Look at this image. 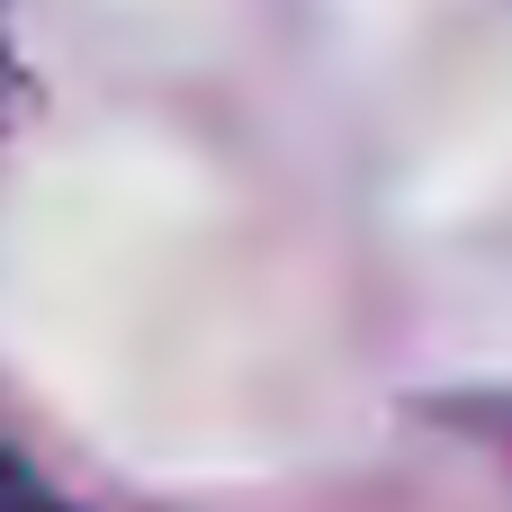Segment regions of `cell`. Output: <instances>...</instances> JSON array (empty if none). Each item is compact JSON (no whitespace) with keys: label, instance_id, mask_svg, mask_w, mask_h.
Listing matches in <instances>:
<instances>
[{"label":"cell","instance_id":"obj_1","mask_svg":"<svg viewBox=\"0 0 512 512\" xmlns=\"http://www.w3.org/2000/svg\"><path fill=\"white\" fill-rule=\"evenodd\" d=\"M0 512H54V504H45V486H27V477L0 468Z\"/></svg>","mask_w":512,"mask_h":512}]
</instances>
